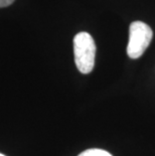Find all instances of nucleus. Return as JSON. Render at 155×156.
<instances>
[{"mask_svg": "<svg viewBox=\"0 0 155 156\" xmlns=\"http://www.w3.org/2000/svg\"><path fill=\"white\" fill-rule=\"evenodd\" d=\"M75 62L82 74L87 75L95 66L96 44L94 38L88 32H79L74 38Z\"/></svg>", "mask_w": 155, "mask_h": 156, "instance_id": "f257e3e1", "label": "nucleus"}, {"mask_svg": "<svg viewBox=\"0 0 155 156\" xmlns=\"http://www.w3.org/2000/svg\"><path fill=\"white\" fill-rule=\"evenodd\" d=\"M153 32L146 23L134 21L130 24L127 54L131 58H138L150 44Z\"/></svg>", "mask_w": 155, "mask_h": 156, "instance_id": "f03ea898", "label": "nucleus"}, {"mask_svg": "<svg viewBox=\"0 0 155 156\" xmlns=\"http://www.w3.org/2000/svg\"><path fill=\"white\" fill-rule=\"evenodd\" d=\"M79 156H112L109 152L102 149H89L79 155Z\"/></svg>", "mask_w": 155, "mask_h": 156, "instance_id": "7ed1b4c3", "label": "nucleus"}, {"mask_svg": "<svg viewBox=\"0 0 155 156\" xmlns=\"http://www.w3.org/2000/svg\"><path fill=\"white\" fill-rule=\"evenodd\" d=\"M14 2V0H0V7H6L11 5Z\"/></svg>", "mask_w": 155, "mask_h": 156, "instance_id": "20e7f679", "label": "nucleus"}, {"mask_svg": "<svg viewBox=\"0 0 155 156\" xmlns=\"http://www.w3.org/2000/svg\"><path fill=\"white\" fill-rule=\"evenodd\" d=\"M0 156H5V155H3V154H1V153H0Z\"/></svg>", "mask_w": 155, "mask_h": 156, "instance_id": "39448f33", "label": "nucleus"}]
</instances>
